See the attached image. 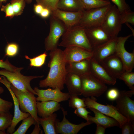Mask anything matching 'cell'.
<instances>
[{
    "instance_id": "cell-1",
    "label": "cell",
    "mask_w": 134,
    "mask_h": 134,
    "mask_svg": "<svg viewBox=\"0 0 134 134\" xmlns=\"http://www.w3.org/2000/svg\"><path fill=\"white\" fill-rule=\"evenodd\" d=\"M49 56L50 60L48 64L50 68L49 72L46 78L39 81V86L42 88L49 87L62 90L64 88L67 74L63 51L58 48L50 51Z\"/></svg>"
},
{
    "instance_id": "cell-2",
    "label": "cell",
    "mask_w": 134,
    "mask_h": 134,
    "mask_svg": "<svg viewBox=\"0 0 134 134\" xmlns=\"http://www.w3.org/2000/svg\"><path fill=\"white\" fill-rule=\"evenodd\" d=\"M58 46L66 47L75 46L92 52L93 49L87 36L85 28L75 25L67 29L62 36Z\"/></svg>"
},
{
    "instance_id": "cell-3",
    "label": "cell",
    "mask_w": 134,
    "mask_h": 134,
    "mask_svg": "<svg viewBox=\"0 0 134 134\" xmlns=\"http://www.w3.org/2000/svg\"><path fill=\"white\" fill-rule=\"evenodd\" d=\"M81 86V95L86 98L98 97L107 90L106 84L90 73L80 76Z\"/></svg>"
},
{
    "instance_id": "cell-4",
    "label": "cell",
    "mask_w": 134,
    "mask_h": 134,
    "mask_svg": "<svg viewBox=\"0 0 134 134\" xmlns=\"http://www.w3.org/2000/svg\"><path fill=\"white\" fill-rule=\"evenodd\" d=\"M49 24L50 31L45 39L44 44L46 51H51L58 48L60 38L67 29L62 21L51 14Z\"/></svg>"
},
{
    "instance_id": "cell-5",
    "label": "cell",
    "mask_w": 134,
    "mask_h": 134,
    "mask_svg": "<svg viewBox=\"0 0 134 134\" xmlns=\"http://www.w3.org/2000/svg\"><path fill=\"white\" fill-rule=\"evenodd\" d=\"M0 75L5 77L11 84L17 89L36 95L37 93L31 87L30 82L34 79L43 76H25L22 74L20 72H12L5 69L0 70Z\"/></svg>"
},
{
    "instance_id": "cell-6",
    "label": "cell",
    "mask_w": 134,
    "mask_h": 134,
    "mask_svg": "<svg viewBox=\"0 0 134 134\" xmlns=\"http://www.w3.org/2000/svg\"><path fill=\"white\" fill-rule=\"evenodd\" d=\"M10 87L18 100L21 111L29 113L34 119L36 124L39 125L37 113V100L34 95L18 90L11 84Z\"/></svg>"
},
{
    "instance_id": "cell-7",
    "label": "cell",
    "mask_w": 134,
    "mask_h": 134,
    "mask_svg": "<svg viewBox=\"0 0 134 134\" xmlns=\"http://www.w3.org/2000/svg\"><path fill=\"white\" fill-rule=\"evenodd\" d=\"M112 5L85 10L77 25L84 28L100 26L104 17Z\"/></svg>"
},
{
    "instance_id": "cell-8",
    "label": "cell",
    "mask_w": 134,
    "mask_h": 134,
    "mask_svg": "<svg viewBox=\"0 0 134 134\" xmlns=\"http://www.w3.org/2000/svg\"><path fill=\"white\" fill-rule=\"evenodd\" d=\"M120 13L115 5H112L106 14L101 27L112 38L117 37L121 31L122 24Z\"/></svg>"
},
{
    "instance_id": "cell-9",
    "label": "cell",
    "mask_w": 134,
    "mask_h": 134,
    "mask_svg": "<svg viewBox=\"0 0 134 134\" xmlns=\"http://www.w3.org/2000/svg\"><path fill=\"white\" fill-rule=\"evenodd\" d=\"M134 94V90L120 91L116 100L115 106L119 113L134 124V101L131 97Z\"/></svg>"
},
{
    "instance_id": "cell-10",
    "label": "cell",
    "mask_w": 134,
    "mask_h": 134,
    "mask_svg": "<svg viewBox=\"0 0 134 134\" xmlns=\"http://www.w3.org/2000/svg\"><path fill=\"white\" fill-rule=\"evenodd\" d=\"M84 98L86 108H95L107 116L112 118L119 123V127L128 120L122 115L116 107L112 105H104L99 103L96 101L95 97Z\"/></svg>"
},
{
    "instance_id": "cell-11",
    "label": "cell",
    "mask_w": 134,
    "mask_h": 134,
    "mask_svg": "<svg viewBox=\"0 0 134 134\" xmlns=\"http://www.w3.org/2000/svg\"><path fill=\"white\" fill-rule=\"evenodd\" d=\"M130 34L125 36L117 37L115 53L121 60L125 71L131 72L134 67V52L130 53L126 49L125 46L126 41L132 35Z\"/></svg>"
},
{
    "instance_id": "cell-12",
    "label": "cell",
    "mask_w": 134,
    "mask_h": 134,
    "mask_svg": "<svg viewBox=\"0 0 134 134\" xmlns=\"http://www.w3.org/2000/svg\"><path fill=\"white\" fill-rule=\"evenodd\" d=\"M0 83L3 84L7 88L13 100L14 106V116L11 124L7 130V134H12L15 131V128L18 123L30 115L29 113L24 112L20 109L18 100L11 88V83L5 77L2 76L0 77Z\"/></svg>"
},
{
    "instance_id": "cell-13",
    "label": "cell",
    "mask_w": 134,
    "mask_h": 134,
    "mask_svg": "<svg viewBox=\"0 0 134 134\" xmlns=\"http://www.w3.org/2000/svg\"><path fill=\"white\" fill-rule=\"evenodd\" d=\"M61 109L63 113V118L61 122L59 119H57L56 120L55 127L57 134H76L83 128L93 123L88 121L78 124L72 123L66 117L67 114V111L62 107Z\"/></svg>"
},
{
    "instance_id": "cell-14",
    "label": "cell",
    "mask_w": 134,
    "mask_h": 134,
    "mask_svg": "<svg viewBox=\"0 0 134 134\" xmlns=\"http://www.w3.org/2000/svg\"><path fill=\"white\" fill-rule=\"evenodd\" d=\"M36 93L37 101H52L58 102L66 101L69 99L70 94L68 93L63 92L58 88H48L43 90L39 89L37 87L34 89Z\"/></svg>"
},
{
    "instance_id": "cell-15",
    "label": "cell",
    "mask_w": 134,
    "mask_h": 134,
    "mask_svg": "<svg viewBox=\"0 0 134 134\" xmlns=\"http://www.w3.org/2000/svg\"><path fill=\"white\" fill-rule=\"evenodd\" d=\"M90 71L92 75L106 84L114 85L116 83V79L93 57L90 59Z\"/></svg>"
},
{
    "instance_id": "cell-16",
    "label": "cell",
    "mask_w": 134,
    "mask_h": 134,
    "mask_svg": "<svg viewBox=\"0 0 134 134\" xmlns=\"http://www.w3.org/2000/svg\"><path fill=\"white\" fill-rule=\"evenodd\" d=\"M63 51L64 58L66 63L85 59L89 60L93 56L92 52L77 46L66 47Z\"/></svg>"
},
{
    "instance_id": "cell-17",
    "label": "cell",
    "mask_w": 134,
    "mask_h": 134,
    "mask_svg": "<svg viewBox=\"0 0 134 134\" xmlns=\"http://www.w3.org/2000/svg\"><path fill=\"white\" fill-rule=\"evenodd\" d=\"M117 37L112 38L108 41L94 48L92 51V57L100 63L108 57L114 54L116 51Z\"/></svg>"
},
{
    "instance_id": "cell-18",
    "label": "cell",
    "mask_w": 134,
    "mask_h": 134,
    "mask_svg": "<svg viewBox=\"0 0 134 134\" xmlns=\"http://www.w3.org/2000/svg\"><path fill=\"white\" fill-rule=\"evenodd\" d=\"M85 29L87 38L93 49L113 38L110 36L101 26Z\"/></svg>"
},
{
    "instance_id": "cell-19",
    "label": "cell",
    "mask_w": 134,
    "mask_h": 134,
    "mask_svg": "<svg viewBox=\"0 0 134 134\" xmlns=\"http://www.w3.org/2000/svg\"><path fill=\"white\" fill-rule=\"evenodd\" d=\"M99 63L116 79H119L125 71L121 60L115 54L108 57Z\"/></svg>"
},
{
    "instance_id": "cell-20",
    "label": "cell",
    "mask_w": 134,
    "mask_h": 134,
    "mask_svg": "<svg viewBox=\"0 0 134 134\" xmlns=\"http://www.w3.org/2000/svg\"><path fill=\"white\" fill-rule=\"evenodd\" d=\"M83 11H70L57 8L52 11L51 14L62 21L68 29L78 24L82 17Z\"/></svg>"
},
{
    "instance_id": "cell-21",
    "label": "cell",
    "mask_w": 134,
    "mask_h": 134,
    "mask_svg": "<svg viewBox=\"0 0 134 134\" xmlns=\"http://www.w3.org/2000/svg\"><path fill=\"white\" fill-rule=\"evenodd\" d=\"M89 108L94 112L95 116L88 115V121L93 123L102 125L106 128L116 126L119 127L118 122L115 119L105 115L95 108Z\"/></svg>"
},
{
    "instance_id": "cell-22",
    "label": "cell",
    "mask_w": 134,
    "mask_h": 134,
    "mask_svg": "<svg viewBox=\"0 0 134 134\" xmlns=\"http://www.w3.org/2000/svg\"><path fill=\"white\" fill-rule=\"evenodd\" d=\"M37 114L42 118H45L60 110L61 107L59 102L52 101H37Z\"/></svg>"
},
{
    "instance_id": "cell-23",
    "label": "cell",
    "mask_w": 134,
    "mask_h": 134,
    "mask_svg": "<svg viewBox=\"0 0 134 134\" xmlns=\"http://www.w3.org/2000/svg\"><path fill=\"white\" fill-rule=\"evenodd\" d=\"M65 84L70 95H81V83L79 75L73 73L67 72Z\"/></svg>"
},
{
    "instance_id": "cell-24",
    "label": "cell",
    "mask_w": 134,
    "mask_h": 134,
    "mask_svg": "<svg viewBox=\"0 0 134 134\" xmlns=\"http://www.w3.org/2000/svg\"><path fill=\"white\" fill-rule=\"evenodd\" d=\"M66 67L67 72L79 76L90 73V59L66 63Z\"/></svg>"
},
{
    "instance_id": "cell-25",
    "label": "cell",
    "mask_w": 134,
    "mask_h": 134,
    "mask_svg": "<svg viewBox=\"0 0 134 134\" xmlns=\"http://www.w3.org/2000/svg\"><path fill=\"white\" fill-rule=\"evenodd\" d=\"M57 8L72 12L83 11L85 10L81 0H59Z\"/></svg>"
},
{
    "instance_id": "cell-26",
    "label": "cell",
    "mask_w": 134,
    "mask_h": 134,
    "mask_svg": "<svg viewBox=\"0 0 134 134\" xmlns=\"http://www.w3.org/2000/svg\"><path fill=\"white\" fill-rule=\"evenodd\" d=\"M57 115L54 113L45 118L38 117L39 125L42 127L45 134H56L55 127Z\"/></svg>"
},
{
    "instance_id": "cell-27",
    "label": "cell",
    "mask_w": 134,
    "mask_h": 134,
    "mask_svg": "<svg viewBox=\"0 0 134 134\" xmlns=\"http://www.w3.org/2000/svg\"><path fill=\"white\" fill-rule=\"evenodd\" d=\"M85 10L101 7L111 4L108 0H81Z\"/></svg>"
},
{
    "instance_id": "cell-28",
    "label": "cell",
    "mask_w": 134,
    "mask_h": 134,
    "mask_svg": "<svg viewBox=\"0 0 134 134\" xmlns=\"http://www.w3.org/2000/svg\"><path fill=\"white\" fill-rule=\"evenodd\" d=\"M36 123L34 119L31 115L22 120V122L16 131L12 134H25L32 125Z\"/></svg>"
},
{
    "instance_id": "cell-29",
    "label": "cell",
    "mask_w": 134,
    "mask_h": 134,
    "mask_svg": "<svg viewBox=\"0 0 134 134\" xmlns=\"http://www.w3.org/2000/svg\"><path fill=\"white\" fill-rule=\"evenodd\" d=\"M13 117L9 111L0 114V131L5 132L10 126Z\"/></svg>"
},
{
    "instance_id": "cell-30",
    "label": "cell",
    "mask_w": 134,
    "mask_h": 134,
    "mask_svg": "<svg viewBox=\"0 0 134 134\" xmlns=\"http://www.w3.org/2000/svg\"><path fill=\"white\" fill-rule=\"evenodd\" d=\"M47 56V53L45 52L33 58H30L27 55H25V57L30 60V66L31 67H42L45 64Z\"/></svg>"
},
{
    "instance_id": "cell-31",
    "label": "cell",
    "mask_w": 134,
    "mask_h": 134,
    "mask_svg": "<svg viewBox=\"0 0 134 134\" xmlns=\"http://www.w3.org/2000/svg\"><path fill=\"white\" fill-rule=\"evenodd\" d=\"M70 95L68 101L69 106L74 109L81 107H86L84 98L81 99L77 95Z\"/></svg>"
},
{
    "instance_id": "cell-32",
    "label": "cell",
    "mask_w": 134,
    "mask_h": 134,
    "mask_svg": "<svg viewBox=\"0 0 134 134\" xmlns=\"http://www.w3.org/2000/svg\"><path fill=\"white\" fill-rule=\"evenodd\" d=\"M119 79L123 81L130 90H134V72L125 71L120 75Z\"/></svg>"
},
{
    "instance_id": "cell-33",
    "label": "cell",
    "mask_w": 134,
    "mask_h": 134,
    "mask_svg": "<svg viewBox=\"0 0 134 134\" xmlns=\"http://www.w3.org/2000/svg\"><path fill=\"white\" fill-rule=\"evenodd\" d=\"M25 0H12L10 3L12 6L15 16L21 15L23 13L25 6Z\"/></svg>"
},
{
    "instance_id": "cell-34",
    "label": "cell",
    "mask_w": 134,
    "mask_h": 134,
    "mask_svg": "<svg viewBox=\"0 0 134 134\" xmlns=\"http://www.w3.org/2000/svg\"><path fill=\"white\" fill-rule=\"evenodd\" d=\"M59 0H35L37 3L50 10L51 12L56 9Z\"/></svg>"
},
{
    "instance_id": "cell-35",
    "label": "cell",
    "mask_w": 134,
    "mask_h": 134,
    "mask_svg": "<svg viewBox=\"0 0 134 134\" xmlns=\"http://www.w3.org/2000/svg\"><path fill=\"white\" fill-rule=\"evenodd\" d=\"M120 20L121 23H130L134 25V12L131 10L120 14Z\"/></svg>"
},
{
    "instance_id": "cell-36",
    "label": "cell",
    "mask_w": 134,
    "mask_h": 134,
    "mask_svg": "<svg viewBox=\"0 0 134 134\" xmlns=\"http://www.w3.org/2000/svg\"><path fill=\"white\" fill-rule=\"evenodd\" d=\"M19 51V46L15 43H8L5 48V56L13 57L16 55Z\"/></svg>"
},
{
    "instance_id": "cell-37",
    "label": "cell",
    "mask_w": 134,
    "mask_h": 134,
    "mask_svg": "<svg viewBox=\"0 0 134 134\" xmlns=\"http://www.w3.org/2000/svg\"><path fill=\"white\" fill-rule=\"evenodd\" d=\"M0 68L14 72H20L23 69V67H17L13 65L9 62L7 58L5 61L0 59Z\"/></svg>"
},
{
    "instance_id": "cell-38",
    "label": "cell",
    "mask_w": 134,
    "mask_h": 134,
    "mask_svg": "<svg viewBox=\"0 0 134 134\" xmlns=\"http://www.w3.org/2000/svg\"><path fill=\"white\" fill-rule=\"evenodd\" d=\"M115 4L120 14L131 10L125 0H111Z\"/></svg>"
},
{
    "instance_id": "cell-39",
    "label": "cell",
    "mask_w": 134,
    "mask_h": 134,
    "mask_svg": "<svg viewBox=\"0 0 134 134\" xmlns=\"http://www.w3.org/2000/svg\"><path fill=\"white\" fill-rule=\"evenodd\" d=\"M122 134H133L134 133V124L128 120L123 124L121 128Z\"/></svg>"
},
{
    "instance_id": "cell-40",
    "label": "cell",
    "mask_w": 134,
    "mask_h": 134,
    "mask_svg": "<svg viewBox=\"0 0 134 134\" xmlns=\"http://www.w3.org/2000/svg\"><path fill=\"white\" fill-rule=\"evenodd\" d=\"M13 105L12 102L0 98V114L9 111Z\"/></svg>"
},
{
    "instance_id": "cell-41",
    "label": "cell",
    "mask_w": 134,
    "mask_h": 134,
    "mask_svg": "<svg viewBox=\"0 0 134 134\" xmlns=\"http://www.w3.org/2000/svg\"><path fill=\"white\" fill-rule=\"evenodd\" d=\"M74 113L77 116L87 121H88V114H90V112L87 110L86 107H81L75 109Z\"/></svg>"
},
{
    "instance_id": "cell-42",
    "label": "cell",
    "mask_w": 134,
    "mask_h": 134,
    "mask_svg": "<svg viewBox=\"0 0 134 134\" xmlns=\"http://www.w3.org/2000/svg\"><path fill=\"white\" fill-rule=\"evenodd\" d=\"M1 10L5 13V17H9L11 19L15 16L10 3H8L5 5H2L1 8Z\"/></svg>"
},
{
    "instance_id": "cell-43",
    "label": "cell",
    "mask_w": 134,
    "mask_h": 134,
    "mask_svg": "<svg viewBox=\"0 0 134 134\" xmlns=\"http://www.w3.org/2000/svg\"><path fill=\"white\" fill-rule=\"evenodd\" d=\"M120 91L116 88H112L109 89L106 94L107 98L111 101L116 100L118 97Z\"/></svg>"
},
{
    "instance_id": "cell-44",
    "label": "cell",
    "mask_w": 134,
    "mask_h": 134,
    "mask_svg": "<svg viewBox=\"0 0 134 134\" xmlns=\"http://www.w3.org/2000/svg\"><path fill=\"white\" fill-rule=\"evenodd\" d=\"M51 12L49 9L44 7L39 15L42 18L46 19L50 16Z\"/></svg>"
},
{
    "instance_id": "cell-45",
    "label": "cell",
    "mask_w": 134,
    "mask_h": 134,
    "mask_svg": "<svg viewBox=\"0 0 134 134\" xmlns=\"http://www.w3.org/2000/svg\"><path fill=\"white\" fill-rule=\"evenodd\" d=\"M96 130L95 132V134H105V130L106 128L104 126L97 124Z\"/></svg>"
},
{
    "instance_id": "cell-46",
    "label": "cell",
    "mask_w": 134,
    "mask_h": 134,
    "mask_svg": "<svg viewBox=\"0 0 134 134\" xmlns=\"http://www.w3.org/2000/svg\"><path fill=\"white\" fill-rule=\"evenodd\" d=\"M44 7L41 5L36 3L34 5V10L35 13L39 15Z\"/></svg>"
},
{
    "instance_id": "cell-47",
    "label": "cell",
    "mask_w": 134,
    "mask_h": 134,
    "mask_svg": "<svg viewBox=\"0 0 134 134\" xmlns=\"http://www.w3.org/2000/svg\"><path fill=\"white\" fill-rule=\"evenodd\" d=\"M39 126V125L36 124L35 125V126L32 132V134H39L40 132H42Z\"/></svg>"
},
{
    "instance_id": "cell-48",
    "label": "cell",
    "mask_w": 134,
    "mask_h": 134,
    "mask_svg": "<svg viewBox=\"0 0 134 134\" xmlns=\"http://www.w3.org/2000/svg\"><path fill=\"white\" fill-rule=\"evenodd\" d=\"M126 25L129 27L130 29L131 30L132 32V35H133L134 36V30L132 28L131 26L129 25L128 23H125Z\"/></svg>"
},
{
    "instance_id": "cell-49",
    "label": "cell",
    "mask_w": 134,
    "mask_h": 134,
    "mask_svg": "<svg viewBox=\"0 0 134 134\" xmlns=\"http://www.w3.org/2000/svg\"><path fill=\"white\" fill-rule=\"evenodd\" d=\"M3 89L0 86V94L4 92Z\"/></svg>"
},
{
    "instance_id": "cell-50",
    "label": "cell",
    "mask_w": 134,
    "mask_h": 134,
    "mask_svg": "<svg viewBox=\"0 0 134 134\" xmlns=\"http://www.w3.org/2000/svg\"><path fill=\"white\" fill-rule=\"evenodd\" d=\"M26 2L28 4H30L31 3L33 0H25Z\"/></svg>"
},
{
    "instance_id": "cell-51",
    "label": "cell",
    "mask_w": 134,
    "mask_h": 134,
    "mask_svg": "<svg viewBox=\"0 0 134 134\" xmlns=\"http://www.w3.org/2000/svg\"><path fill=\"white\" fill-rule=\"evenodd\" d=\"M7 0H0V2L2 3L6 1Z\"/></svg>"
},
{
    "instance_id": "cell-52",
    "label": "cell",
    "mask_w": 134,
    "mask_h": 134,
    "mask_svg": "<svg viewBox=\"0 0 134 134\" xmlns=\"http://www.w3.org/2000/svg\"><path fill=\"white\" fill-rule=\"evenodd\" d=\"M2 3L0 2V8H1V7L2 5Z\"/></svg>"
}]
</instances>
